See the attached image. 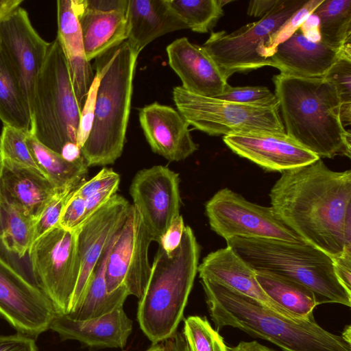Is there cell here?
Returning <instances> with one entry per match:
<instances>
[{"instance_id": "obj_19", "label": "cell", "mask_w": 351, "mask_h": 351, "mask_svg": "<svg viewBox=\"0 0 351 351\" xmlns=\"http://www.w3.org/2000/svg\"><path fill=\"white\" fill-rule=\"evenodd\" d=\"M169 64L186 90L201 96L217 97L228 85L216 63L202 46L187 38L175 40L167 48Z\"/></svg>"}, {"instance_id": "obj_47", "label": "cell", "mask_w": 351, "mask_h": 351, "mask_svg": "<svg viewBox=\"0 0 351 351\" xmlns=\"http://www.w3.org/2000/svg\"><path fill=\"white\" fill-rule=\"evenodd\" d=\"M84 5L90 9L104 12L127 10L128 0H82Z\"/></svg>"}, {"instance_id": "obj_48", "label": "cell", "mask_w": 351, "mask_h": 351, "mask_svg": "<svg viewBox=\"0 0 351 351\" xmlns=\"http://www.w3.org/2000/svg\"><path fill=\"white\" fill-rule=\"evenodd\" d=\"M279 0H252L249 2L247 13L248 16L263 18L278 3Z\"/></svg>"}, {"instance_id": "obj_1", "label": "cell", "mask_w": 351, "mask_h": 351, "mask_svg": "<svg viewBox=\"0 0 351 351\" xmlns=\"http://www.w3.org/2000/svg\"><path fill=\"white\" fill-rule=\"evenodd\" d=\"M277 217L303 241L332 258L351 245V171L322 159L285 171L269 192Z\"/></svg>"}, {"instance_id": "obj_28", "label": "cell", "mask_w": 351, "mask_h": 351, "mask_svg": "<svg viewBox=\"0 0 351 351\" xmlns=\"http://www.w3.org/2000/svg\"><path fill=\"white\" fill-rule=\"evenodd\" d=\"M256 280L265 293L289 316L306 318L313 315L318 305L314 293L305 285L268 271H255Z\"/></svg>"}, {"instance_id": "obj_42", "label": "cell", "mask_w": 351, "mask_h": 351, "mask_svg": "<svg viewBox=\"0 0 351 351\" xmlns=\"http://www.w3.org/2000/svg\"><path fill=\"white\" fill-rule=\"evenodd\" d=\"M85 213V199L75 194L73 191L61 214L58 226L67 230H76L84 222Z\"/></svg>"}, {"instance_id": "obj_37", "label": "cell", "mask_w": 351, "mask_h": 351, "mask_svg": "<svg viewBox=\"0 0 351 351\" xmlns=\"http://www.w3.org/2000/svg\"><path fill=\"white\" fill-rule=\"evenodd\" d=\"M215 98L255 106L278 104L275 94L267 87L261 86H232L228 84L224 91Z\"/></svg>"}, {"instance_id": "obj_51", "label": "cell", "mask_w": 351, "mask_h": 351, "mask_svg": "<svg viewBox=\"0 0 351 351\" xmlns=\"http://www.w3.org/2000/svg\"><path fill=\"white\" fill-rule=\"evenodd\" d=\"M23 0H0V20L21 6Z\"/></svg>"}, {"instance_id": "obj_54", "label": "cell", "mask_w": 351, "mask_h": 351, "mask_svg": "<svg viewBox=\"0 0 351 351\" xmlns=\"http://www.w3.org/2000/svg\"><path fill=\"white\" fill-rule=\"evenodd\" d=\"M1 167L0 165V176H1ZM1 217H2V202H1V193H0V226H1Z\"/></svg>"}, {"instance_id": "obj_52", "label": "cell", "mask_w": 351, "mask_h": 351, "mask_svg": "<svg viewBox=\"0 0 351 351\" xmlns=\"http://www.w3.org/2000/svg\"><path fill=\"white\" fill-rule=\"evenodd\" d=\"M176 343H171V345L169 348L160 344V343H154L152 344V346H151L149 349H147L145 351H178V347L176 340Z\"/></svg>"}, {"instance_id": "obj_13", "label": "cell", "mask_w": 351, "mask_h": 351, "mask_svg": "<svg viewBox=\"0 0 351 351\" xmlns=\"http://www.w3.org/2000/svg\"><path fill=\"white\" fill-rule=\"evenodd\" d=\"M0 315L18 333L34 339L57 315L44 292L1 256Z\"/></svg>"}, {"instance_id": "obj_17", "label": "cell", "mask_w": 351, "mask_h": 351, "mask_svg": "<svg viewBox=\"0 0 351 351\" xmlns=\"http://www.w3.org/2000/svg\"><path fill=\"white\" fill-rule=\"evenodd\" d=\"M223 141L234 154L268 171L282 173L319 159L286 132L234 134L224 136Z\"/></svg>"}, {"instance_id": "obj_21", "label": "cell", "mask_w": 351, "mask_h": 351, "mask_svg": "<svg viewBox=\"0 0 351 351\" xmlns=\"http://www.w3.org/2000/svg\"><path fill=\"white\" fill-rule=\"evenodd\" d=\"M49 329L57 332L62 340H77L90 348H123L132 331V321L121 307L84 320L56 315Z\"/></svg>"}, {"instance_id": "obj_46", "label": "cell", "mask_w": 351, "mask_h": 351, "mask_svg": "<svg viewBox=\"0 0 351 351\" xmlns=\"http://www.w3.org/2000/svg\"><path fill=\"white\" fill-rule=\"evenodd\" d=\"M118 189H107L94 193L85 199L86 213L84 221L106 204Z\"/></svg>"}, {"instance_id": "obj_49", "label": "cell", "mask_w": 351, "mask_h": 351, "mask_svg": "<svg viewBox=\"0 0 351 351\" xmlns=\"http://www.w3.org/2000/svg\"><path fill=\"white\" fill-rule=\"evenodd\" d=\"M60 155L66 161L73 162L83 158L81 149L77 144L69 143L64 145Z\"/></svg>"}, {"instance_id": "obj_27", "label": "cell", "mask_w": 351, "mask_h": 351, "mask_svg": "<svg viewBox=\"0 0 351 351\" xmlns=\"http://www.w3.org/2000/svg\"><path fill=\"white\" fill-rule=\"evenodd\" d=\"M119 231L97 263L82 297L67 315L69 317L84 320L102 316L123 307L127 297L130 295L123 286L109 293L106 283L105 271L108 258Z\"/></svg>"}, {"instance_id": "obj_41", "label": "cell", "mask_w": 351, "mask_h": 351, "mask_svg": "<svg viewBox=\"0 0 351 351\" xmlns=\"http://www.w3.org/2000/svg\"><path fill=\"white\" fill-rule=\"evenodd\" d=\"M120 176L112 169L103 168L90 180L77 185L74 193L84 199L97 192L107 189H118Z\"/></svg>"}, {"instance_id": "obj_26", "label": "cell", "mask_w": 351, "mask_h": 351, "mask_svg": "<svg viewBox=\"0 0 351 351\" xmlns=\"http://www.w3.org/2000/svg\"><path fill=\"white\" fill-rule=\"evenodd\" d=\"M74 3L88 62L127 40V10L104 12L86 8L82 0Z\"/></svg>"}, {"instance_id": "obj_15", "label": "cell", "mask_w": 351, "mask_h": 351, "mask_svg": "<svg viewBox=\"0 0 351 351\" xmlns=\"http://www.w3.org/2000/svg\"><path fill=\"white\" fill-rule=\"evenodd\" d=\"M0 40L31 116L36 80L50 43L38 34L27 12L21 6L0 20Z\"/></svg>"}, {"instance_id": "obj_33", "label": "cell", "mask_w": 351, "mask_h": 351, "mask_svg": "<svg viewBox=\"0 0 351 351\" xmlns=\"http://www.w3.org/2000/svg\"><path fill=\"white\" fill-rule=\"evenodd\" d=\"M174 13L197 33L211 30L223 15V7L230 1L223 0H167Z\"/></svg>"}, {"instance_id": "obj_20", "label": "cell", "mask_w": 351, "mask_h": 351, "mask_svg": "<svg viewBox=\"0 0 351 351\" xmlns=\"http://www.w3.org/2000/svg\"><path fill=\"white\" fill-rule=\"evenodd\" d=\"M342 49H333L319 40L313 41L298 29L278 44L268 58L271 66L277 68L281 73L323 77L338 60Z\"/></svg>"}, {"instance_id": "obj_40", "label": "cell", "mask_w": 351, "mask_h": 351, "mask_svg": "<svg viewBox=\"0 0 351 351\" xmlns=\"http://www.w3.org/2000/svg\"><path fill=\"white\" fill-rule=\"evenodd\" d=\"M99 85V77L95 74L81 110L77 133V145L80 149L86 141L93 127L97 92Z\"/></svg>"}, {"instance_id": "obj_12", "label": "cell", "mask_w": 351, "mask_h": 351, "mask_svg": "<svg viewBox=\"0 0 351 351\" xmlns=\"http://www.w3.org/2000/svg\"><path fill=\"white\" fill-rule=\"evenodd\" d=\"M154 238L133 204L109 254L105 271L108 291L121 286L129 294L142 296L148 282L152 265L148 251Z\"/></svg>"}, {"instance_id": "obj_29", "label": "cell", "mask_w": 351, "mask_h": 351, "mask_svg": "<svg viewBox=\"0 0 351 351\" xmlns=\"http://www.w3.org/2000/svg\"><path fill=\"white\" fill-rule=\"evenodd\" d=\"M0 120L3 125L30 131L31 116L16 75L0 40Z\"/></svg>"}, {"instance_id": "obj_4", "label": "cell", "mask_w": 351, "mask_h": 351, "mask_svg": "<svg viewBox=\"0 0 351 351\" xmlns=\"http://www.w3.org/2000/svg\"><path fill=\"white\" fill-rule=\"evenodd\" d=\"M138 55L125 40L95 59L99 85L93 127L81 148L88 167L113 164L122 154Z\"/></svg>"}, {"instance_id": "obj_50", "label": "cell", "mask_w": 351, "mask_h": 351, "mask_svg": "<svg viewBox=\"0 0 351 351\" xmlns=\"http://www.w3.org/2000/svg\"><path fill=\"white\" fill-rule=\"evenodd\" d=\"M228 351H276L256 341H241L237 346L229 348Z\"/></svg>"}, {"instance_id": "obj_24", "label": "cell", "mask_w": 351, "mask_h": 351, "mask_svg": "<svg viewBox=\"0 0 351 351\" xmlns=\"http://www.w3.org/2000/svg\"><path fill=\"white\" fill-rule=\"evenodd\" d=\"M0 165L1 202L17 206L36 219L48 201L62 190L34 170L3 162Z\"/></svg>"}, {"instance_id": "obj_25", "label": "cell", "mask_w": 351, "mask_h": 351, "mask_svg": "<svg viewBox=\"0 0 351 351\" xmlns=\"http://www.w3.org/2000/svg\"><path fill=\"white\" fill-rule=\"evenodd\" d=\"M126 41L139 53L166 34L188 29L169 7L167 0H128Z\"/></svg>"}, {"instance_id": "obj_43", "label": "cell", "mask_w": 351, "mask_h": 351, "mask_svg": "<svg viewBox=\"0 0 351 351\" xmlns=\"http://www.w3.org/2000/svg\"><path fill=\"white\" fill-rule=\"evenodd\" d=\"M335 274L346 291L351 295V245L332 258Z\"/></svg>"}, {"instance_id": "obj_2", "label": "cell", "mask_w": 351, "mask_h": 351, "mask_svg": "<svg viewBox=\"0 0 351 351\" xmlns=\"http://www.w3.org/2000/svg\"><path fill=\"white\" fill-rule=\"evenodd\" d=\"M286 134L319 158L351 157V134L343 125L335 86L323 77L280 73L272 78Z\"/></svg>"}, {"instance_id": "obj_7", "label": "cell", "mask_w": 351, "mask_h": 351, "mask_svg": "<svg viewBox=\"0 0 351 351\" xmlns=\"http://www.w3.org/2000/svg\"><path fill=\"white\" fill-rule=\"evenodd\" d=\"M81 110L56 37L49 44L36 80L30 132L41 144L60 154L64 145L77 144Z\"/></svg>"}, {"instance_id": "obj_44", "label": "cell", "mask_w": 351, "mask_h": 351, "mask_svg": "<svg viewBox=\"0 0 351 351\" xmlns=\"http://www.w3.org/2000/svg\"><path fill=\"white\" fill-rule=\"evenodd\" d=\"M184 228L183 217L180 215L173 221L158 243L167 254L172 253L180 245Z\"/></svg>"}, {"instance_id": "obj_9", "label": "cell", "mask_w": 351, "mask_h": 351, "mask_svg": "<svg viewBox=\"0 0 351 351\" xmlns=\"http://www.w3.org/2000/svg\"><path fill=\"white\" fill-rule=\"evenodd\" d=\"M306 2L307 0H279L267 15L257 21L231 33L212 32L202 47L227 80L236 73L271 66L269 58L260 53L262 47Z\"/></svg>"}, {"instance_id": "obj_14", "label": "cell", "mask_w": 351, "mask_h": 351, "mask_svg": "<svg viewBox=\"0 0 351 351\" xmlns=\"http://www.w3.org/2000/svg\"><path fill=\"white\" fill-rule=\"evenodd\" d=\"M179 174L162 165L143 169L134 176L130 193L133 205L158 243L180 215Z\"/></svg>"}, {"instance_id": "obj_6", "label": "cell", "mask_w": 351, "mask_h": 351, "mask_svg": "<svg viewBox=\"0 0 351 351\" xmlns=\"http://www.w3.org/2000/svg\"><path fill=\"white\" fill-rule=\"evenodd\" d=\"M227 245L255 271H268L309 288L317 304L337 303L350 307L351 295L338 280L332 258L305 241L232 237Z\"/></svg>"}, {"instance_id": "obj_35", "label": "cell", "mask_w": 351, "mask_h": 351, "mask_svg": "<svg viewBox=\"0 0 351 351\" xmlns=\"http://www.w3.org/2000/svg\"><path fill=\"white\" fill-rule=\"evenodd\" d=\"M29 133L30 131L3 125L0 134V162L30 169L46 177L28 146Z\"/></svg>"}, {"instance_id": "obj_34", "label": "cell", "mask_w": 351, "mask_h": 351, "mask_svg": "<svg viewBox=\"0 0 351 351\" xmlns=\"http://www.w3.org/2000/svg\"><path fill=\"white\" fill-rule=\"evenodd\" d=\"M179 351H228L223 337L206 317L191 315L184 319Z\"/></svg>"}, {"instance_id": "obj_8", "label": "cell", "mask_w": 351, "mask_h": 351, "mask_svg": "<svg viewBox=\"0 0 351 351\" xmlns=\"http://www.w3.org/2000/svg\"><path fill=\"white\" fill-rule=\"evenodd\" d=\"M178 112L189 125L210 136L254 132H285L278 104L255 106L173 89Z\"/></svg>"}, {"instance_id": "obj_32", "label": "cell", "mask_w": 351, "mask_h": 351, "mask_svg": "<svg viewBox=\"0 0 351 351\" xmlns=\"http://www.w3.org/2000/svg\"><path fill=\"white\" fill-rule=\"evenodd\" d=\"M37 219L21 208L2 202L0 242L9 252L21 258L34 241Z\"/></svg>"}, {"instance_id": "obj_53", "label": "cell", "mask_w": 351, "mask_h": 351, "mask_svg": "<svg viewBox=\"0 0 351 351\" xmlns=\"http://www.w3.org/2000/svg\"><path fill=\"white\" fill-rule=\"evenodd\" d=\"M341 337L349 344H351V326L346 325L341 333Z\"/></svg>"}, {"instance_id": "obj_36", "label": "cell", "mask_w": 351, "mask_h": 351, "mask_svg": "<svg viewBox=\"0 0 351 351\" xmlns=\"http://www.w3.org/2000/svg\"><path fill=\"white\" fill-rule=\"evenodd\" d=\"M335 88L341 103L340 117L343 125L351 123V43L341 51L338 60L323 77Z\"/></svg>"}, {"instance_id": "obj_30", "label": "cell", "mask_w": 351, "mask_h": 351, "mask_svg": "<svg viewBox=\"0 0 351 351\" xmlns=\"http://www.w3.org/2000/svg\"><path fill=\"white\" fill-rule=\"evenodd\" d=\"M27 144L38 165L58 189L77 186L88 173L84 158L73 162H68L59 154L41 144L31 132Z\"/></svg>"}, {"instance_id": "obj_16", "label": "cell", "mask_w": 351, "mask_h": 351, "mask_svg": "<svg viewBox=\"0 0 351 351\" xmlns=\"http://www.w3.org/2000/svg\"><path fill=\"white\" fill-rule=\"evenodd\" d=\"M131 205L125 197L115 194L75 230L80 271L70 312L82 297L104 252L124 224Z\"/></svg>"}, {"instance_id": "obj_45", "label": "cell", "mask_w": 351, "mask_h": 351, "mask_svg": "<svg viewBox=\"0 0 351 351\" xmlns=\"http://www.w3.org/2000/svg\"><path fill=\"white\" fill-rule=\"evenodd\" d=\"M0 351H38L35 339L20 333L0 335Z\"/></svg>"}, {"instance_id": "obj_39", "label": "cell", "mask_w": 351, "mask_h": 351, "mask_svg": "<svg viewBox=\"0 0 351 351\" xmlns=\"http://www.w3.org/2000/svg\"><path fill=\"white\" fill-rule=\"evenodd\" d=\"M75 188L60 190L48 201L37 219L35 226L34 241L49 230L58 226L61 214Z\"/></svg>"}, {"instance_id": "obj_10", "label": "cell", "mask_w": 351, "mask_h": 351, "mask_svg": "<svg viewBox=\"0 0 351 351\" xmlns=\"http://www.w3.org/2000/svg\"><path fill=\"white\" fill-rule=\"evenodd\" d=\"M28 254L36 286L57 315H67L80 271L76 230L56 227L36 240Z\"/></svg>"}, {"instance_id": "obj_18", "label": "cell", "mask_w": 351, "mask_h": 351, "mask_svg": "<svg viewBox=\"0 0 351 351\" xmlns=\"http://www.w3.org/2000/svg\"><path fill=\"white\" fill-rule=\"evenodd\" d=\"M138 118L152 152L167 160H185L198 149L189 123L174 108L155 101L141 108Z\"/></svg>"}, {"instance_id": "obj_3", "label": "cell", "mask_w": 351, "mask_h": 351, "mask_svg": "<svg viewBox=\"0 0 351 351\" xmlns=\"http://www.w3.org/2000/svg\"><path fill=\"white\" fill-rule=\"evenodd\" d=\"M201 283L217 331L225 326L236 328L275 344L282 351H351V344L321 327L314 315L286 317L215 282L201 279Z\"/></svg>"}, {"instance_id": "obj_22", "label": "cell", "mask_w": 351, "mask_h": 351, "mask_svg": "<svg viewBox=\"0 0 351 351\" xmlns=\"http://www.w3.org/2000/svg\"><path fill=\"white\" fill-rule=\"evenodd\" d=\"M197 272L200 279L215 282L291 317L265 293L256 280L255 270L228 245L205 256Z\"/></svg>"}, {"instance_id": "obj_23", "label": "cell", "mask_w": 351, "mask_h": 351, "mask_svg": "<svg viewBox=\"0 0 351 351\" xmlns=\"http://www.w3.org/2000/svg\"><path fill=\"white\" fill-rule=\"evenodd\" d=\"M57 38L65 56L74 91L82 108L95 75L86 57L74 0H58Z\"/></svg>"}, {"instance_id": "obj_5", "label": "cell", "mask_w": 351, "mask_h": 351, "mask_svg": "<svg viewBox=\"0 0 351 351\" xmlns=\"http://www.w3.org/2000/svg\"><path fill=\"white\" fill-rule=\"evenodd\" d=\"M199 252V245L188 226L172 253L167 254L158 246L137 311L139 326L152 344L174 336L197 273Z\"/></svg>"}, {"instance_id": "obj_31", "label": "cell", "mask_w": 351, "mask_h": 351, "mask_svg": "<svg viewBox=\"0 0 351 351\" xmlns=\"http://www.w3.org/2000/svg\"><path fill=\"white\" fill-rule=\"evenodd\" d=\"M312 15L319 21L320 41L338 50L351 43V0H324Z\"/></svg>"}, {"instance_id": "obj_38", "label": "cell", "mask_w": 351, "mask_h": 351, "mask_svg": "<svg viewBox=\"0 0 351 351\" xmlns=\"http://www.w3.org/2000/svg\"><path fill=\"white\" fill-rule=\"evenodd\" d=\"M324 0H309L273 35L262 47L260 53L265 58H268L278 44L285 40L300 27L309 16H312L315 8Z\"/></svg>"}, {"instance_id": "obj_11", "label": "cell", "mask_w": 351, "mask_h": 351, "mask_svg": "<svg viewBox=\"0 0 351 351\" xmlns=\"http://www.w3.org/2000/svg\"><path fill=\"white\" fill-rule=\"evenodd\" d=\"M205 211L211 230L226 241L244 237L304 241L282 223L271 206L252 203L228 188L207 201Z\"/></svg>"}]
</instances>
